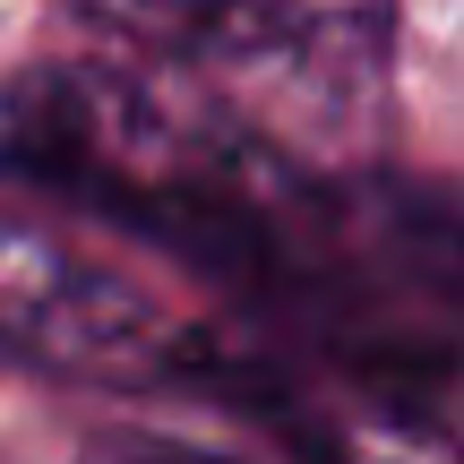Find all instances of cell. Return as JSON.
I'll list each match as a JSON object with an SVG mask.
<instances>
[{"mask_svg":"<svg viewBox=\"0 0 464 464\" xmlns=\"http://www.w3.org/2000/svg\"><path fill=\"white\" fill-rule=\"evenodd\" d=\"M0 181L103 216L249 293L310 172L155 78L52 61L0 78Z\"/></svg>","mask_w":464,"mask_h":464,"instance_id":"cell-1","label":"cell"},{"mask_svg":"<svg viewBox=\"0 0 464 464\" xmlns=\"http://www.w3.org/2000/svg\"><path fill=\"white\" fill-rule=\"evenodd\" d=\"M249 310L310 362L439 396L464 379V198L430 181H301Z\"/></svg>","mask_w":464,"mask_h":464,"instance_id":"cell-2","label":"cell"},{"mask_svg":"<svg viewBox=\"0 0 464 464\" xmlns=\"http://www.w3.org/2000/svg\"><path fill=\"white\" fill-rule=\"evenodd\" d=\"M0 353H17L34 370H61V379L181 387V396L216 404L241 344L164 310L147 284L69 249L61 232L0 216Z\"/></svg>","mask_w":464,"mask_h":464,"instance_id":"cell-3","label":"cell"},{"mask_svg":"<svg viewBox=\"0 0 464 464\" xmlns=\"http://www.w3.org/2000/svg\"><path fill=\"white\" fill-rule=\"evenodd\" d=\"M86 9L164 44H266L301 17V0H86Z\"/></svg>","mask_w":464,"mask_h":464,"instance_id":"cell-4","label":"cell"}]
</instances>
